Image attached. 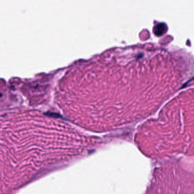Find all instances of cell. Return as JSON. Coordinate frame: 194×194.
<instances>
[{"mask_svg": "<svg viewBox=\"0 0 194 194\" xmlns=\"http://www.w3.org/2000/svg\"><path fill=\"white\" fill-rule=\"evenodd\" d=\"M166 30V26L164 24H160L155 28V32L156 34L162 35Z\"/></svg>", "mask_w": 194, "mask_h": 194, "instance_id": "1", "label": "cell"}]
</instances>
